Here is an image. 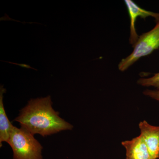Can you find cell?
<instances>
[{"mask_svg": "<svg viewBox=\"0 0 159 159\" xmlns=\"http://www.w3.org/2000/svg\"><path fill=\"white\" fill-rule=\"evenodd\" d=\"M15 121L33 135L39 134L43 137L73 128V125L61 118L53 109L50 96L31 99Z\"/></svg>", "mask_w": 159, "mask_h": 159, "instance_id": "cell-1", "label": "cell"}, {"mask_svg": "<svg viewBox=\"0 0 159 159\" xmlns=\"http://www.w3.org/2000/svg\"><path fill=\"white\" fill-rule=\"evenodd\" d=\"M134 48L133 52L119 63V70H126L141 57L148 56L159 48V20L153 29L139 36Z\"/></svg>", "mask_w": 159, "mask_h": 159, "instance_id": "cell-3", "label": "cell"}, {"mask_svg": "<svg viewBox=\"0 0 159 159\" xmlns=\"http://www.w3.org/2000/svg\"></svg>", "mask_w": 159, "mask_h": 159, "instance_id": "cell-11", "label": "cell"}, {"mask_svg": "<svg viewBox=\"0 0 159 159\" xmlns=\"http://www.w3.org/2000/svg\"><path fill=\"white\" fill-rule=\"evenodd\" d=\"M126 149L125 159H151L145 140L141 134L129 141L122 142Z\"/></svg>", "mask_w": 159, "mask_h": 159, "instance_id": "cell-6", "label": "cell"}, {"mask_svg": "<svg viewBox=\"0 0 159 159\" xmlns=\"http://www.w3.org/2000/svg\"><path fill=\"white\" fill-rule=\"evenodd\" d=\"M141 135L147 145L151 159L159 158V126H153L145 121L140 122Z\"/></svg>", "mask_w": 159, "mask_h": 159, "instance_id": "cell-5", "label": "cell"}, {"mask_svg": "<svg viewBox=\"0 0 159 159\" xmlns=\"http://www.w3.org/2000/svg\"><path fill=\"white\" fill-rule=\"evenodd\" d=\"M5 62L9 63L12 64L20 66L22 67L23 68H26L27 69H31L32 70H35L37 71V70L36 69L33 68L31 67V66L29 65L25 64H18L16 63H13L10 62V61H5Z\"/></svg>", "mask_w": 159, "mask_h": 159, "instance_id": "cell-10", "label": "cell"}, {"mask_svg": "<svg viewBox=\"0 0 159 159\" xmlns=\"http://www.w3.org/2000/svg\"><path fill=\"white\" fill-rule=\"evenodd\" d=\"M143 94L145 96L159 101V90L146 89L143 92Z\"/></svg>", "mask_w": 159, "mask_h": 159, "instance_id": "cell-9", "label": "cell"}, {"mask_svg": "<svg viewBox=\"0 0 159 159\" xmlns=\"http://www.w3.org/2000/svg\"><path fill=\"white\" fill-rule=\"evenodd\" d=\"M6 89L3 86L0 87V145L2 146L3 142H8L10 134L14 126L9 121L3 103V94L6 92Z\"/></svg>", "mask_w": 159, "mask_h": 159, "instance_id": "cell-7", "label": "cell"}, {"mask_svg": "<svg viewBox=\"0 0 159 159\" xmlns=\"http://www.w3.org/2000/svg\"><path fill=\"white\" fill-rule=\"evenodd\" d=\"M124 2L127 7L130 20L129 42L130 44L134 47L139 38L135 25L137 18L140 17L145 19L146 18L151 16L154 18L157 22L159 20V13L147 11L145 9H142L131 0H125Z\"/></svg>", "mask_w": 159, "mask_h": 159, "instance_id": "cell-4", "label": "cell"}, {"mask_svg": "<svg viewBox=\"0 0 159 159\" xmlns=\"http://www.w3.org/2000/svg\"><path fill=\"white\" fill-rule=\"evenodd\" d=\"M139 85L145 87L152 86L159 90V73L152 77L147 78H140L137 81Z\"/></svg>", "mask_w": 159, "mask_h": 159, "instance_id": "cell-8", "label": "cell"}, {"mask_svg": "<svg viewBox=\"0 0 159 159\" xmlns=\"http://www.w3.org/2000/svg\"><path fill=\"white\" fill-rule=\"evenodd\" d=\"M7 143L12 149L13 159H43V146L25 129L14 126Z\"/></svg>", "mask_w": 159, "mask_h": 159, "instance_id": "cell-2", "label": "cell"}]
</instances>
